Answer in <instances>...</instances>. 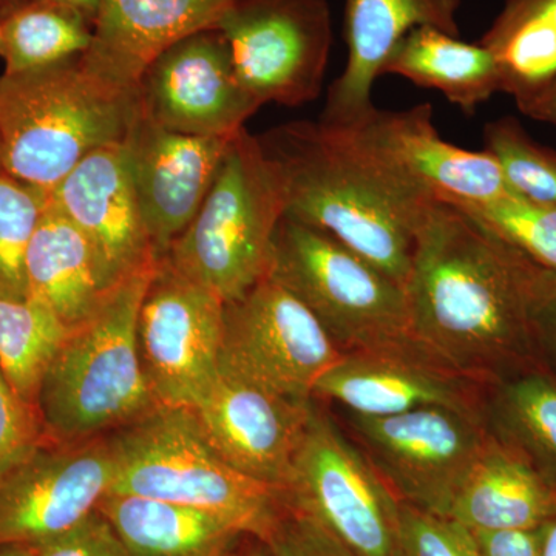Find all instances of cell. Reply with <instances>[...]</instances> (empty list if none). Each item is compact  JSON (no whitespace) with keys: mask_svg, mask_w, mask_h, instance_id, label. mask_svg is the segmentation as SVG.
Masks as SVG:
<instances>
[{"mask_svg":"<svg viewBox=\"0 0 556 556\" xmlns=\"http://www.w3.org/2000/svg\"><path fill=\"white\" fill-rule=\"evenodd\" d=\"M46 2L58 3V5L78 11L87 21L94 24L101 0H46Z\"/></svg>","mask_w":556,"mask_h":556,"instance_id":"cell-41","label":"cell"},{"mask_svg":"<svg viewBox=\"0 0 556 556\" xmlns=\"http://www.w3.org/2000/svg\"><path fill=\"white\" fill-rule=\"evenodd\" d=\"M556 515V481L490 431L447 517L470 532L533 530Z\"/></svg>","mask_w":556,"mask_h":556,"instance_id":"cell-22","label":"cell"},{"mask_svg":"<svg viewBox=\"0 0 556 556\" xmlns=\"http://www.w3.org/2000/svg\"><path fill=\"white\" fill-rule=\"evenodd\" d=\"M343 130L391 174L433 199L481 203L511 192L486 150L471 152L441 138L430 104L396 112L376 108L358 126Z\"/></svg>","mask_w":556,"mask_h":556,"instance_id":"cell-18","label":"cell"},{"mask_svg":"<svg viewBox=\"0 0 556 556\" xmlns=\"http://www.w3.org/2000/svg\"><path fill=\"white\" fill-rule=\"evenodd\" d=\"M226 556H269L268 547L254 536H247Z\"/></svg>","mask_w":556,"mask_h":556,"instance_id":"cell-42","label":"cell"},{"mask_svg":"<svg viewBox=\"0 0 556 556\" xmlns=\"http://www.w3.org/2000/svg\"><path fill=\"white\" fill-rule=\"evenodd\" d=\"M0 556H39V547L33 544H7L0 546Z\"/></svg>","mask_w":556,"mask_h":556,"instance_id":"cell-43","label":"cell"},{"mask_svg":"<svg viewBox=\"0 0 556 556\" xmlns=\"http://www.w3.org/2000/svg\"><path fill=\"white\" fill-rule=\"evenodd\" d=\"M287 215L334 237L405 288L416 233L433 197L402 181L348 130L292 121L260 135Z\"/></svg>","mask_w":556,"mask_h":556,"instance_id":"cell-2","label":"cell"},{"mask_svg":"<svg viewBox=\"0 0 556 556\" xmlns=\"http://www.w3.org/2000/svg\"><path fill=\"white\" fill-rule=\"evenodd\" d=\"M232 137L178 134L139 110L124 148L156 258L167 254L199 214Z\"/></svg>","mask_w":556,"mask_h":556,"instance_id":"cell-17","label":"cell"},{"mask_svg":"<svg viewBox=\"0 0 556 556\" xmlns=\"http://www.w3.org/2000/svg\"><path fill=\"white\" fill-rule=\"evenodd\" d=\"M447 203L455 204L538 265L556 273V204L536 203L515 192L481 203Z\"/></svg>","mask_w":556,"mask_h":556,"instance_id":"cell-31","label":"cell"},{"mask_svg":"<svg viewBox=\"0 0 556 556\" xmlns=\"http://www.w3.org/2000/svg\"><path fill=\"white\" fill-rule=\"evenodd\" d=\"M260 105L316 100L331 50L327 0H229L215 25Z\"/></svg>","mask_w":556,"mask_h":556,"instance_id":"cell-10","label":"cell"},{"mask_svg":"<svg viewBox=\"0 0 556 556\" xmlns=\"http://www.w3.org/2000/svg\"><path fill=\"white\" fill-rule=\"evenodd\" d=\"M540 556H556V515L538 527Z\"/></svg>","mask_w":556,"mask_h":556,"instance_id":"cell-40","label":"cell"},{"mask_svg":"<svg viewBox=\"0 0 556 556\" xmlns=\"http://www.w3.org/2000/svg\"><path fill=\"white\" fill-rule=\"evenodd\" d=\"M519 110L530 118L556 126V78L529 104Z\"/></svg>","mask_w":556,"mask_h":556,"instance_id":"cell-39","label":"cell"},{"mask_svg":"<svg viewBox=\"0 0 556 556\" xmlns=\"http://www.w3.org/2000/svg\"><path fill=\"white\" fill-rule=\"evenodd\" d=\"M138 91L93 75L83 60L0 76L2 172L50 192L105 146L124 142Z\"/></svg>","mask_w":556,"mask_h":556,"instance_id":"cell-3","label":"cell"},{"mask_svg":"<svg viewBox=\"0 0 556 556\" xmlns=\"http://www.w3.org/2000/svg\"><path fill=\"white\" fill-rule=\"evenodd\" d=\"M93 24L78 11L30 0L0 20V58L5 72L50 67L83 56L90 49Z\"/></svg>","mask_w":556,"mask_h":556,"instance_id":"cell-28","label":"cell"},{"mask_svg":"<svg viewBox=\"0 0 556 556\" xmlns=\"http://www.w3.org/2000/svg\"><path fill=\"white\" fill-rule=\"evenodd\" d=\"M115 477L109 493L199 508L266 541L285 492L241 473L208 444L189 408L160 407L109 434Z\"/></svg>","mask_w":556,"mask_h":556,"instance_id":"cell-5","label":"cell"},{"mask_svg":"<svg viewBox=\"0 0 556 556\" xmlns=\"http://www.w3.org/2000/svg\"><path fill=\"white\" fill-rule=\"evenodd\" d=\"M485 422L556 481V379L551 372L535 369L490 386Z\"/></svg>","mask_w":556,"mask_h":556,"instance_id":"cell-27","label":"cell"},{"mask_svg":"<svg viewBox=\"0 0 556 556\" xmlns=\"http://www.w3.org/2000/svg\"><path fill=\"white\" fill-rule=\"evenodd\" d=\"M0 172H2V161H0Z\"/></svg>","mask_w":556,"mask_h":556,"instance_id":"cell-45","label":"cell"},{"mask_svg":"<svg viewBox=\"0 0 556 556\" xmlns=\"http://www.w3.org/2000/svg\"><path fill=\"white\" fill-rule=\"evenodd\" d=\"M263 543L269 556H357L316 519L288 503Z\"/></svg>","mask_w":556,"mask_h":556,"instance_id":"cell-35","label":"cell"},{"mask_svg":"<svg viewBox=\"0 0 556 556\" xmlns=\"http://www.w3.org/2000/svg\"><path fill=\"white\" fill-rule=\"evenodd\" d=\"M225 302L164 258L139 306V356L160 407L193 408L218 376Z\"/></svg>","mask_w":556,"mask_h":556,"instance_id":"cell-12","label":"cell"},{"mask_svg":"<svg viewBox=\"0 0 556 556\" xmlns=\"http://www.w3.org/2000/svg\"><path fill=\"white\" fill-rule=\"evenodd\" d=\"M401 556H482L477 538L453 519L402 503Z\"/></svg>","mask_w":556,"mask_h":556,"instance_id":"cell-33","label":"cell"},{"mask_svg":"<svg viewBox=\"0 0 556 556\" xmlns=\"http://www.w3.org/2000/svg\"><path fill=\"white\" fill-rule=\"evenodd\" d=\"M98 510L130 556H226L249 536L217 515L150 497L109 493Z\"/></svg>","mask_w":556,"mask_h":556,"instance_id":"cell-24","label":"cell"},{"mask_svg":"<svg viewBox=\"0 0 556 556\" xmlns=\"http://www.w3.org/2000/svg\"><path fill=\"white\" fill-rule=\"evenodd\" d=\"M28 2H30V0H0V20L10 16L11 13L20 10L21 7H24L25 3Z\"/></svg>","mask_w":556,"mask_h":556,"instance_id":"cell-44","label":"cell"},{"mask_svg":"<svg viewBox=\"0 0 556 556\" xmlns=\"http://www.w3.org/2000/svg\"><path fill=\"white\" fill-rule=\"evenodd\" d=\"M342 354L313 313L270 278L225 303L218 368L266 390L311 401Z\"/></svg>","mask_w":556,"mask_h":556,"instance_id":"cell-11","label":"cell"},{"mask_svg":"<svg viewBox=\"0 0 556 556\" xmlns=\"http://www.w3.org/2000/svg\"><path fill=\"white\" fill-rule=\"evenodd\" d=\"M482 556H540L538 529L473 532Z\"/></svg>","mask_w":556,"mask_h":556,"instance_id":"cell-37","label":"cell"},{"mask_svg":"<svg viewBox=\"0 0 556 556\" xmlns=\"http://www.w3.org/2000/svg\"><path fill=\"white\" fill-rule=\"evenodd\" d=\"M489 387L457 372L415 338L343 353L314 390L351 415L394 416L447 407L485 415Z\"/></svg>","mask_w":556,"mask_h":556,"instance_id":"cell-15","label":"cell"},{"mask_svg":"<svg viewBox=\"0 0 556 556\" xmlns=\"http://www.w3.org/2000/svg\"><path fill=\"white\" fill-rule=\"evenodd\" d=\"M484 142L511 192L536 203L556 204V150L530 138L511 116L486 124Z\"/></svg>","mask_w":556,"mask_h":556,"instance_id":"cell-32","label":"cell"},{"mask_svg":"<svg viewBox=\"0 0 556 556\" xmlns=\"http://www.w3.org/2000/svg\"><path fill=\"white\" fill-rule=\"evenodd\" d=\"M115 477L108 437L49 439L0 478V546L39 544L68 532L98 510Z\"/></svg>","mask_w":556,"mask_h":556,"instance_id":"cell-13","label":"cell"},{"mask_svg":"<svg viewBox=\"0 0 556 556\" xmlns=\"http://www.w3.org/2000/svg\"><path fill=\"white\" fill-rule=\"evenodd\" d=\"M155 266L121 281L97 313L62 340L38 394L40 416L53 441L108 437L160 408L137 336L139 306Z\"/></svg>","mask_w":556,"mask_h":556,"instance_id":"cell-4","label":"cell"},{"mask_svg":"<svg viewBox=\"0 0 556 556\" xmlns=\"http://www.w3.org/2000/svg\"><path fill=\"white\" fill-rule=\"evenodd\" d=\"M314 399L298 401L218 368L190 412L208 444L241 473L285 492Z\"/></svg>","mask_w":556,"mask_h":556,"instance_id":"cell-16","label":"cell"},{"mask_svg":"<svg viewBox=\"0 0 556 556\" xmlns=\"http://www.w3.org/2000/svg\"><path fill=\"white\" fill-rule=\"evenodd\" d=\"M49 439L38 405L21 397L0 368V478Z\"/></svg>","mask_w":556,"mask_h":556,"instance_id":"cell-34","label":"cell"},{"mask_svg":"<svg viewBox=\"0 0 556 556\" xmlns=\"http://www.w3.org/2000/svg\"><path fill=\"white\" fill-rule=\"evenodd\" d=\"M138 100L153 123L195 137H232L262 108L241 84L217 28L192 33L164 50L139 80Z\"/></svg>","mask_w":556,"mask_h":556,"instance_id":"cell-14","label":"cell"},{"mask_svg":"<svg viewBox=\"0 0 556 556\" xmlns=\"http://www.w3.org/2000/svg\"><path fill=\"white\" fill-rule=\"evenodd\" d=\"M538 342L543 367L556 379V295L538 318Z\"/></svg>","mask_w":556,"mask_h":556,"instance_id":"cell-38","label":"cell"},{"mask_svg":"<svg viewBox=\"0 0 556 556\" xmlns=\"http://www.w3.org/2000/svg\"><path fill=\"white\" fill-rule=\"evenodd\" d=\"M350 427L401 503L444 518L490 439L485 415L447 407L379 417L350 413Z\"/></svg>","mask_w":556,"mask_h":556,"instance_id":"cell-9","label":"cell"},{"mask_svg":"<svg viewBox=\"0 0 556 556\" xmlns=\"http://www.w3.org/2000/svg\"><path fill=\"white\" fill-rule=\"evenodd\" d=\"M229 0H101L90 49L80 56L93 75L138 91L146 70L172 43L215 28Z\"/></svg>","mask_w":556,"mask_h":556,"instance_id":"cell-21","label":"cell"},{"mask_svg":"<svg viewBox=\"0 0 556 556\" xmlns=\"http://www.w3.org/2000/svg\"><path fill=\"white\" fill-rule=\"evenodd\" d=\"M285 496L357 556H401V500L371 460L318 405Z\"/></svg>","mask_w":556,"mask_h":556,"instance_id":"cell-8","label":"cell"},{"mask_svg":"<svg viewBox=\"0 0 556 556\" xmlns=\"http://www.w3.org/2000/svg\"><path fill=\"white\" fill-rule=\"evenodd\" d=\"M89 241L109 289L156 263L124 142L94 150L49 193Z\"/></svg>","mask_w":556,"mask_h":556,"instance_id":"cell-19","label":"cell"},{"mask_svg":"<svg viewBox=\"0 0 556 556\" xmlns=\"http://www.w3.org/2000/svg\"><path fill=\"white\" fill-rule=\"evenodd\" d=\"M38 547L39 556H130L118 533L100 510Z\"/></svg>","mask_w":556,"mask_h":556,"instance_id":"cell-36","label":"cell"},{"mask_svg":"<svg viewBox=\"0 0 556 556\" xmlns=\"http://www.w3.org/2000/svg\"><path fill=\"white\" fill-rule=\"evenodd\" d=\"M67 332L42 303L0 299V368L25 401L38 405L40 383Z\"/></svg>","mask_w":556,"mask_h":556,"instance_id":"cell-29","label":"cell"},{"mask_svg":"<svg viewBox=\"0 0 556 556\" xmlns=\"http://www.w3.org/2000/svg\"><path fill=\"white\" fill-rule=\"evenodd\" d=\"M460 0H345L348 60L318 123L351 129L371 115L372 87L391 51L417 27L459 36Z\"/></svg>","mask_w":556,"mask_h":556,"instance_id":"cell-20","label":"cell"},{"mask_svg":"<svg viewBox=\"0 0 556 556\" xmlns=\"http://www.w3.org/2000/svg\"><path fill=\"white\" fill-rule=\"evenodd\" d=\"M313 313L342 353L412 338L407 292L334 237L285 214L268 277Z\"/></svg>","mask_w":556,"mask_h":556,"instance_id":"cell-7","label":"cell"},{"mask_svg":"<svg viewBox=\"0 0 556 556\" xmlns=\"http://www.w3.org/2000/svg\"><path fill=\"white\" fill-rule=\"evenodd\" d=\"M405 292L413 338L466 378L490 387L544 369L538 318L556 273L455 204L428 207Z\"/></svg>","mask_w":556,"mask_h":556,"instance_id":"cell-1","label":"cell"},{"mask_svg":"<svg viewBox=\"0 0 556 556\" xmlns=\"http://www.w3.org/2000/svg\"><path fill=\"white\" fill-rule=\"evenodd\" d=\"M287 214L276 164L247 127L230 139L199 214L164 255L182 276L228 303L268 277Z\"/></svg>","mask_w":556,"mask_h":556,"instance_id":"cell-6","label":"cell"},{"mask_svg":"<svg viewBox=\"0 0 556 556\" xmlns=\"http://www.w3.org/2000/svg\"><path fill=\"white\" fill-rule=\"evenodd\" d=\"M27 281L30 299L68 331L89 320L112 291L89 241L50 203L28 247Z\"/></svg>","mask_w":556,"mask_h":556,"instance_id":"cell-23","label":"cell"},{"mask_svg":"<svg viewBox=\"0 0 556 556\" xmlns=\"http://www.w3.org/2000/svg\"><path fill=\"white\" fill-rule=\"evenodd\" d=\"M49 193L0 172V299H30L27 252Z\"/></svg>","mask_w":556,"mask_h":556,"instance_id":"cell-30","label":"cell"},{"mask_svg":"<svg viewBox=\"0 0 556 556\" xmlns=\"http://www.w3.org/2000/svg\"><path fill=\"white\" fill-rule=\"evenodd\" d=\"M382 75H397L426 89L441 91L466 113L501 91L495 58L481 43L433 27H417L391 51Z\"/></svg>","mask_w":556,"mask_h":556,"instance_id":"cell-25","label":"cell"},{"mask_svg":"<svg viewBox=\"0 0 556 556\" xmlns=\"http://www.w3.org/2000/svg\"><path fill=\"white\" fill-rule=\"evenodd\" d=\"M479 43L495 58L501 91L525 108L556 78V0H507Z\"/></svg>","mask_w":556,"mask_h":556,"instance_id":"cell-26","label":"cell"}]
</instances>
